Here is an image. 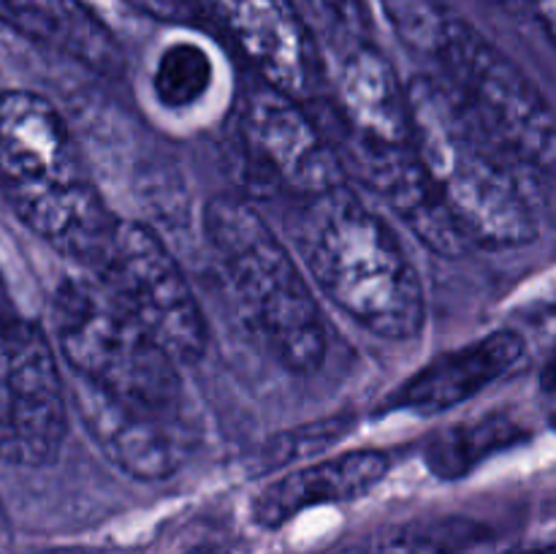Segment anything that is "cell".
Segmentation results:
<instances>
[{"instance_id": "obj_7", "label": "cell", "mask_w": 556, "mask_h": 554, "mask_svg": "<svg viewBox=\"0 0 556 554\" xmlns=\"http://www.w3.org/2000/svg\"><path fill=\"white\" fill-rule=\"evenodd\" d=\"M92 272L179 364L204 356L210 331L199 299L179 261L150 226L117 217Z\"/></svg>"}, {"instance_id": "obj_21", "label": "cell", "mask_w": 556, "mask_h": 554, "mask_svg": "<svg viewBox=\"0 0 556 554\" xmlns=\"http://www.w3.org/2000/svg\"><path fill=\"white\" fill-rule=\"evenodd\" d=\"M351 418H326V421L307 424V427L277 435V438H271V443L261 451L264 465L282 467L302 459V456L315 454V451L329 449V445H334L342 435L351 432Z\"/></svg>"}, {"instance_id": "obj_2", "label": "cell", "mask_w": 556, "mask_h": 554, "mask_svg": "<svg viewBox=\"0 0 556 554\" xmlns=\"http://www.w3.org/2000/svg\"><path fill=\"white\" fill-rule=\"evenodd\" d=\"M0 199L36 237L87 269L117 223L63 114L27 90L0 92Z\"/></svg>"}, {"instance_id": "obj_9", "label": "cell", "mask_w": 556, "mask_h": 554, "mask_svg": "<svg viewBox=\"0 0 556 554\" xmlns=\"http://www.w3.org/2000/svg\"><path fill=\"white\" fill-rule=\"evenodd\" d=\"M237 139L253 172L299 199L345 185L348 168L324 130L296 98L266 81L239 96Z\"/></svg>"}, {"instance_id": "obj_15", "label": "cell", "mask_w": 556, "mask_h": 554, "mask_svg": "<svg viewBox=\"0 0 556 554\" xmlns=\"http://www.w3.org/2000/svg\"><path fill=\"white\" fill-rule=\"evenodd\" d=\"M0 22L92 74L123 76V43L87 0H0Z\"/></svg>"}, {"instance_id": "obj_3", "label": "cell", "mask_w": 556, "mask_h": 554, "mask_svg": "<svg viewBox=\"0 0 556 554\" xmlns=\"http://www.w3.org/2000/svg\"><path fill=\"white\" fill-rule=\"evenodd\" d=\"M410 144L467 244L483 250L525 248L538 237L535 215L510 155L467 112L448 81H407Z\"/></svg>"}, {"instance_id": "obj_11", "label": "cell", "mask_w": 556, "mask_h": 554, "mask_svg": "<svg viewBox=\"0 0 556 554\" xmlns=\"http://www.w3.org/2000/svg\"><path fill=\"white\" fill-rule=\"evenodd\" d=\"M223 30L258 71V79L293 98L318 76V49L293 0H206Z\"/></svg>"}, {"instance_id": "obj_24", "label": "cell", "mask_w": 556, "mask_h": 554, "mask_svg": "<svg viewBox=\"0 0 556 554\" xmlns=\"http://www.w3.org/2000/svg\"><path fill=\"white\" fill-rule=\"evenodd\" d=\"M527 3H530V11L556 47V0H527Z\"/></svg>"}, {"instance_id": "obj_20", "label": "cell", "mask_w": 556, "mask_h": 554, "mask_svg": "<svg viewBox=\"0 0 556 554\" xmlns=\"http://www.w3.org/2000/svg\"><path fill=\"white\" fill-rule=\"evenodd\" d=\"M402 43L424 54H438L451 22L445 0H378Z\"/></svg>"}, {"instance_id": "obj_14", "label": "cell", "mask_w": 556, "mask_h": 554, "mask_svg": "<svg viewBox=\"0 0 556 554\" xmlns=\"http://www.w3.org/2000/svg\"><path fill=\"white\" fill-rule=\"evenodd\" d=\"M391 467H394L391 456L378 449H356L326 456L266 483L253 498L250 514L258 527L277 530L296 519L302 511L364 498L389 476Z\"/></svg>"}, {"instance_id": "obj_27", "label": "cell", "mask_w": 556, "mask_h": 554, "mask_svg": "<svg viewBox=\"0 0 556 554\" xmlns=\"http://www.w3.org/2000/svg\"><path fill=\"white\" fill-rule=\"evenodd\" d=\"M190 554H231V552H226V549H195V552H190Z\"/></svg>"}, {"instance_id": "obj_13", "label": "cell", "mask_w": 556, "mask_h": 554, "mask_svg": "<svg viewBox=\"0 0 556 554\" xmlns=\"http://www.w3.org/2000/svg\"><path fill=\"white\" fill-rule=\"evenodd\" d=\"M525 356V337L514 329L483 335L456 351L443 353L413 373L383 411L443 413L481 394L494 380L505 378Z\"/></svg>"}, {"instance_id": "obj_25", "label": "cell", "mask_w": 556, "mask_h": 554, "mask_svg": "<svg viewBox=\"0 0 556 554\" xmlns=\"http://www.w3.org/2000/svg\"><path fill=\"white\" fill-rule=\"evenodd\" d=\"M541 383H543V389H546V391H556V356L546 364V367H543Z\"/></svg>"}, {"instance_id": "obj_18", "label": "cell", "mask_w": 556, "mask_h": 554, "mask_svg": "<svg viewBox=\"0 0 556 554\" xmlns=\"http://www.w3.org/2000/svg\"><path fill=\"white\" fill-rule=\"evenodd\" d=\"M215 63L193 41H177L163 49L152 71V92L166 109H190L210 92Z\"/></svg>"}, {"instance_id": "obj_4", "label": "cell", "mask_w": 556, "mask_h": 554, "mask_svg": "<svg viewBox=\"0 0 556 554\" xmlns=\"http://www.w3.org/2000/svg\"><path fill=\"white\" fill-rule=\"evenodd\" d=\"M204 237L269 351L291 373H315L326 358L324 313L269 223L239 196H215L204 210Z\"/></svg>"}, {"instance_id": "obj_5", "label": "cell", "mask_w": 556, "mask_h": 554, "mask_svg": "<svg viewBox=\"0 0 556 554\" xmlns=\"http://www.w3.org/2000/svg\"><path fill=\"white\" fill-rule=\"evenodd\" d=\"M52 329L71 378L139 405L179 411L182 364L98 277L60 282L52 299Z\"/></svg>"}, {"instance_id": "obj_6", "label": "cell", "mask_w": 556, "mask_h": 554, "mask_svg": "<svg viewBox=\"0 0 556 554\" xmlns=\"http://www.w3.org/2000/svg\"><path fill=\"white\" fill-rule=\"evenodd\" d=\"M434 58L467 112L514 161L556 174V112L508 54L456 16Z\"/></svg>"}, {"instance_id": "obj_19", "label": "cell", "mask_w": 556, "mask_h": 554, "mask_svg": "<svg viewBox=\"0 0 556 554\" xmlns=\"http://www.w3.org/2000/svg\"><path fill=\"white\" fill-rule=\"evenodd\" d=\"M478 538V525L465 519L421 521L375 532L342 554H459Z\"/></svg>"}, {"instance_id": "obj_1", "label": "cell", "mask_w": 556, "mask_h": 554, "mask_svg": "<svg viewBox=\"0 0 556 554\" xmlns=\"http://www.w3.org/2000/svg\"><path fill=\"white\" fill-rule=\"evenodd\" d=\"M293 239L315 286L337 310L383 340H410L424 326V288L389 223L345 185L304 196Z\"/></svg>"}, {"instance_id": "obj_22", "label": "cell", "mask_w": 556, "mask_h": 554, "mask_svg": "<svg viewBox=\"0 0 556 554\" xmlns=\"http://www.w3.org/2000/svg\"><path fill=\"white\" fill-rule=\"evenodd\" d=\"M309 9L334 33L353 43H364L369 30L367 0H307Z\"/></svg>"}, {"instance_id": "obj_8", "label": "cell", "mask_w": 556, "mask_h": 554, "mask_svg": "<svg viewBox=\"0 0 556 554\" xmlns=\"http://www.w3.org/2000/svg\"><path fill=\"white\" fill-rule=\"evenodd\" d=\"M68 400L47 335L30 320L0 318V459L20 467L58 459Z\"/></svg>"}, {"instance_id": "obj_23", "label": "cell", "mask_w": 556, "mask_h": 554, "mask_svg": "<svg viewBox=\"0 0 556 554\" xmlns=\"http://www.w3.org/2000/svg\"><path fill=\"white\" fill-rule=\"evenodd\" d=\"M125 3L168 25H199L204 20L201 0H125Z\"/></svg>"}, {"instance_id": "obj_16", "label": "cell", "mask_w": 556, "mask_h": 554, "mask_svg": "<svg viewBox=\"0 0 556 554\" xmlns=\"http://www.w3.org/2000/svg\"><path fill=\"white\" fill-rule=\"evenodd\" d=\"M345 134L375 144H410V98L380 49L353 43L340 71Z\"/></svg>"}, {"instance_id": "obj_17", "label": "cell", "mask_w": 556, "mask_h": 554, "mask_svg": "<svg viewBox=\"0 0 556 554\" xmlns=\"http://www.w3.org/2000/svg\"><path fill=\"white\" fill-rule=\"evenodd\" d=\"M525 438L527 429L519 421L505 413H492V416L472 418V421L456 424L434 435L424 449V462L438 478L456 481V478L470 476L489 456L514 449Z\"/></svg>"}, {"instance_id": "obj_26", "label": "cell", "mask_w": 556, "mask_h": 554, "mask_svg": "<svg viewBox=\"0 0 556 554\" xmlns=\"http://www.w3.org/2000/svg\"><path fill=\"white\" fill-rule=\"evenodd\" d=\"M38 554H87L81 549H49V552H38Z\"/></svg>"}, {"instance_id": "obj_12", "label": "cell", "mask_w": 556, "mask_h": 554, "mask_svg": "<svg viewBox=\"0 0 556 554\" xmlns=\"http://www.w3.org/2000/svg\"><path fill=\"white\" fill-rule=\"evenodd\" d=\"M345 158L342 163L356 172V177L427 244L443 259H454L470 248L456 223L445 212L443 201L434 193L432 182L424 174L413 144H375L345 134Z\"/></svg>"}, {"instance_id": "obj_10", "label": "cell", "mask_w": 556, "mask_h": 554, "mask_svg": "<svg viewBox=\"0 0 556 554\" xmlns=\"http://www.w3.org/2000/svg\"><path fill=\"white\" fill-rule=\"evenodd\" d=\"M68 396L92 443L125 476L163 481L188 462L193 435L179 411L139 405L71 378Z\"/></svg>"}]
</instances>
